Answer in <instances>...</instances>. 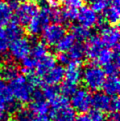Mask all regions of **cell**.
I'll use <instances>...</instances> for the list:
<instances>
[{
	"mask_svg": "<svg viewBox=\"0 0 120 121\" xmlns=\"http://www.w3.org/2000/svg\"><path fill=\"white\" fill-rule=\"evenodd\" d=\"M13 16V4L4 0H0V26L11 22Z\"/></svg>",
	"mask_w": 120,
	"mask_h": 121,
	"instance_id": "44dd1931",
	"label": "cell"
},
{
	"mask_svg": "<svg viewBox=\"0 0 120 121\" xmlns=\"http://www.w3.org/2000/svg\"><path fill=\"white\" fill-rule=\"evenodd\" d=\"M5 32L9 40H13L22 36L23 28L17 22H10L8 24H7Z\"/></svg>",
	"mask_w": 120,
	"mask_h": 121,
	"instance_id": "7402d4cb",
	"label": "cell"
},
{
	"mask_svg": "<svg viewBox=\"0 0 120 121\" xmlns=\"http://www.w3.org/2000/svg\"><path fill=\"white\" fill-rule=\"evenodd\" d=\"M30 110L32 113L37 115H45L49 112V104L44 97L43 93L40 91L33 92L30 99Z\"/></svg>",
	"mask_w": 120,
	"mask_h": 121,
	"instance_id": "9a60e30c",
	"label": "cell"
},
{
	"mask_svg": "<svg viewBox=\"0 0 120 121\" xmlns=\"http://www.w3.org/2000/svg\"><path fill=\"white\" fill-rule=\"evenodd\" d=\"M21 65H22V70L23 72L26 74L32 73L35 69V61L32 59L31 57L27 56L24 59L21 60Z\"/></svg>",
	"mask_w": 120,
	"mask_h": 121,
	"instance_id": "f1b7e54d",
	"label": "cell"
},
{
	"mask_svg": "<svg viewBox=\"0 0 120 121\" xmlns=\"http://www.w3.org/2000/svg\"><path fill=\"white\" fill-rule=\"evenodd\" d=\"M9 54L12 59L17 61H21L30 54L31 43L25 37L15 39L9 43Z\"/></svg>",
	"mask_w": 120,
	"mask_h": 121,
	"instance_id": "ba28073f",
	"label": "cell"
},
{
	"mask_svg": "<svg viewBox=\"0 0 120 121\" xmlns=\"http://www.w3.org/2000/svg\"><path fill=\"white\" fill-rule=\"evenodd\" d=\"M6 121H17V120H16V119H14V118H9V119H8Z\"/></svg>",
	"mask_w": 120,
	"mask_h": 121,
	"instance_id": "b9f144b4",
	"label": "cell"
},
{
	"mask_svg": "<svg viewBox=\"0 0 120 121\" xmlns=\"http://www.w3.org/2000/svg\"><path fill=\"white\" fill-rule=\"evenodd\" d=\"M9 90L13 99L20 103H27L30 100L33 94V87L29 83L27 78L19 75L10 81Z\"/></svg>",
	"mask_w": 120,
	"mask_h": 121,
	"instance_id": "7a4b0ae2",
	"label": "cell"
},
{
	"mask_svg": "<svg viewBox=\"0 0 120 121\" xmlns=\"http://www.w3.org/2000/svg\"><path fill=\"white\" fill-rule=\"evenodd\" d=\"M91 8L97 13H102L107 8L109 0H91Z\"/></svg>",
	"mask_w": 120,
	"mask_h": 121,
	"instance_id": "1f68e13d",
	"label": "cell"
},
{
	"mask_svg": "<svg viewBox=\"0 0 120 121\" xmlns=\"http://www.w3.org/2000/svg\"><path fill=\"white\" fill-rule=\"evenodd\" d=\"M28 75L29 76L27 78V80L32 87H36V86H40V85H42L43 81L40 75H35L33 73H30Z\"/></svg>",
	"mask_w": 120,
	"mask_h": 121,
	"instance_id": "d590c367",
	"label": "cell"
},
{
	"mask_svg": "<svg viewBox=\"0 0 120 121\" xmlns=\"http://www.w3.org/2000/svg\"><path fill=\"white\" fill-rule=\"evenodd\" d=\"M48 53H49V51H48V49H47L46 45L44 43L38 42V43H35L33 46H31L30 54H31L30 57L35 61H37L38 59H40V58L46 55Z\"/></svg>",
	"mask_w": 120,
	"mask_h": 121,
	"instance_id": "484cf974",
	"label": "cell"
},
{
	"mask_svg": "<svg viewBox=\"0 0 120 121\" xmlns=\"http://www.w3.org/2000/svg\"><path fill=\"white\" fill-rule=\"evenodd\" d=\"M31 121H49V120L45 115H37L36 117L32 119Z\"/></svg>",
	"mask_w": 120,
	"mask_h": 121,
	"instance_id": "ab89813d",
	"label": "cell"
},
{
	"mask_svg": "<svg viewBox=\"0 0 120 121\" xmlns=\"http://www.w3.org/2000/svg\"><path fill=\"white\" fill-rule=\"evenodd\" d=\"M66 34V29L60 23L48 24L42 30V38L45 45L54 46Z\"/></svg>",
	"mask_w": 120,
	"mask_h": 121,
	"instance_id": "9c48e42d",
	"label": "cell"
},
{
	"mask_svg": "<svg viewBox=\"0 0 120 121\" xmlns=\"http://www.w3.org/2000/svg\"><path fill=\"white\" fill-rule=\"evenodd\" d=\"M91 106L102 112H118L120 108V100L117 96H110L104 92H97L91 98Z\"/></svg>",
	"mask_w": 120,
	"mask_h": 121,
	"instance_id": "5b68a950",
	"label": "cell"
},
{
	"mask_svg": "<svg viewBox=\"0 0 120 121\" xmlns=\"http://www.w3.org/2000/svg\"><path fill=\"white\" fill-rule=\"evenodd\" d=\"M72 35L75 39L82 41L87 40L91 36V31L89 28H87L80 24L74 25L72 27Z\"/></svg>",
	"mask_w": 120,
	"mask_h": 121,
	"instance_id": "d4e9b609",
	"label": "cell"
},
{
	"mask_svg": "<svg viewBox=\"0 0 120 121\" xmlns=\"http://www.w3.org/2000/svg\"><path fill=\"white\" fill-rule=\"evenodd\" d=\"M9 39L6 35L5 30L0 26V54H3L8 50L9 46Z\"/></svg>",
	"mask_w": 120,
	"mask_h": 121,
	"instance_id": "4dcf8cb0",
	"label": "cell"
},
{
	"mask_svg": "<svg viewBox=\"0 0 120 121\" xmlns=\"http://www.w3.org/2000/svg\"><path fill=\"white\" fill-rule=\"evenodd\" d=\"M72 121H90L88 118V115H80L77 117H75Z\"/></svg>",
	"mask_w": 120,
	"mask_h": 121,
	"instance_id": "74e56055",
	"label": "cell"
},
{
	"mask_svg": "<svg viewBox=\"0 0 120 121\" xmlns=\"http://www.w3.org/2000/svg\"><path fill=\"white\" fill-rule=\"evenodd\" d=\"M85 1H90V0H85Z\"/></svg>",
	"mask_w": 120,
	"mask_h": 121,
	"instance_id": "7bdbcfd3",
	"label": "cell"
},
{
	"mask_svg": "<svg viewBox=\"0 0 120 121\" xmlns=\"http://www.w3.org/2000/svg\"><path fill=\"white\" fill-rule=\"evenodd\" d=\"M91 95L84 88L76 89L71 95V105L74 110L84 113L90 110L91 107Z\"/></svg>",
	"mask_w": 120,
	"mask_h": 121,
	"instance_id": "52a82bcc",
	"label": "cell"
},
{
	"mask_svg": "<svg viewBox=\"0 0 120 121\" xmlns=\"http://www.w3.org/2000/svg\"><path fill=\"white\" fill-rule=\"evenodd\" d=\"M88 118L90 121H105V116H104V113L100 110H92L89 113Z\"/></svg>",
	"mask_w": 120,
	"mask_h": 121,
	"instance_id": "e575fe53",
	"label": "cell"
},
{
	"mask_svg": "<svg viewBox=\"0 0 120 121\" xmlns=\"http://www.w3.org/2000/svg\"><path fill=\"white\" fill-rule=\"evenodd\" d=\"M42 93H43L44 97L46 99V100H49L50 102L59 96V91L56 87V86H51V85H48V86L44 88Z\"/></svg>",
	"mask_w": 120,
	"mask_h": 121,
	"instance_id": "4316f807",
	"label": "cell"
},
{
	"mask_svg": "<svg viewBox=\"0 0 120 121\" xmlns=\"http://www.w3.org/2000/svg\"><path fill=\"white\" fill-rule=\"evenodd\" d=\"M104 17L106 22L111 25L119 22L120 18V0H109L107 8L104 11Z\"/></svg>",
	"mask_w": 120,
	"mask_h": 121,
	"instance_id": "e0dca14e",
	"label": "cell"
},
{
	"mask_svg": "<svg viewBox=\"0 0 120 121\" xmlns=\"http://www.w3.org/2000/svg\"><path fill=\"white\" fill-rule=\"evenodd\" d=\"M55 65H56V59L54 58V56L50 54V52L44 57L35 61V69H37L40 77L43 76Z\"/></svg>",
	"mask_w": 120,
	"mask_h": 121,
	"instance_id": "ffe728a7",
	"label": "cell"
},
{
	"mask_svg": "<svg viewBox=\"0 0 120 121\" xmlns=\"http://www.w3.org/2000/svg\"><path fill=\"white\" fill-rule=\"evenodd\" d=\"M39 13V8L34 2H22L16 9V19L19 24L27 25Z\"/></svg>",
	"mask_w": 120,
	"mask_h": 121,
	"instance_id": "30bf717a",
	"label": "cell"
},
{
	"mask_svg": "<svg viewBox=\"0 0 120 121\" xmlns=\"http://www.w3.org/2000/svg\"><path fill=\"white\" fill-rule=\"evenodd\" d=\"M106 78V73L97 64H91L84 69L82 74V80L85 86L91 91L101 89Z\"/></svg>",
	"mask_w": 120,
	"mask_h": 121,
	"instance_id": "3957f363",
	"label": "cell"
},
{
	"mask_svg": "<svg viewBox=\"0 0 120 121\" xmlns=\"http://www.w3.org/2000/svg\"><path fill=\"white\" fill-rule=\"evenodd\" d=\"M13 3H22V2L26 1V0H12Z\"/></svg>",
	"mask_w": 120,
	"mask_h": 121,
	"instance_id": "60d3db41",
	"label": "cell"
},
{
	"mask_svg": "<svg viewBox=\"0 0 120 121\" xmlns=\"http://www.w3.org/2000/svg\"><path fill=\"white\" fill-rule=\"evenodd\" d=\"M86 56L85 46L81 43H75L67 52L60 53L58 60L61 64L69 65L71 64H79Z\"/></svg>",
	"mask_w": 120,
	"mask_h": 121,
	"instance_id": "8fae6325",
	"label": "cell"
},
{
	"mask_svg": "<svg viewBox=\"0 0 120 121\" xmlns=\"http://www.w3.org/2000/svg\"><path fill=\"white\" fill-rule=\"evenodd\" d=\"M104 48L100 37L97 35H92L87 39V44L85 46L86 55L92 61H95L97 56L100 51Z\"/></svg>",
	"mask_w": 120,
	"mask_h": 121,
	"instance_id": "2e32d148",
	"label": "cell"
},
{
	"mask_svg": "<svg viewBox=\"0 0 120 121\" xmlns=\"http://www.w3.org/2000/svg\"><path fill=\"white\" fill-rule=\"evenodd\" d=\"M65 69L60 65H55L43 75L45 82L51 86H56L63 80Z\"/></svg>",
	"mask_w": 120,
	"mask_h": 121,
	"instance_id": "ac0fdd59",
	"label": "cell"
},
{
	"mask_svg": "<svg viewBox=\"0 0 120 121\" xmlns=\"http://www.w3.org/2000/svg\"><path fill=\"white\" fill-rule=\"evenodd\" d=\"M59 3V0H45V5H47L51 8H56Z\"/></svg>",
	"mask_w": 120,
	"mask_h": 121,
	"instance_id": "8d00e7d4",
	"label": "cell"
},
{
	"mask_svg": "<svg viewBox=\"0 0 120 121\" xmlns=\"http://www.w3.org/2000/svg\"><path fill=\"white\" fill-rule=\"evenodd\" d=\"M50 104L49 115L52 121H72L76 117L75 110L66 96L59 95Z\"/></svg>",
	"mask_w": 120,
	"mask_h": 121,
	"instance_id": "6da1fadb",
	"label": "cell"
},
{
	"mask_svg": "<svg viewBox=\"0 0 120 121\" xmlns=\"http://www.w3.org/2000/svg\"><path fill=\"white\" fill-rule=\"evenodd\" d=\"M109 120L110 121H119V115L118 112H114V113H111L110 116H109Z\"/></svg>",
	"mask_w": 120,
	"mask_h": 121,
	"instance_id": "f35d334b",
	"label": "cell"
},
{
	"mask_svg": "<svg viewBox=\"0 0 120 121\" xmlns=\"http://www.w3.org/2000/svg\"><path fill=\"white\" fill-rule=\"evenodd\" d=\"M64 8H68V9H78L82 7V0H59Z\"/></svg>",
	"mask_w": 120,
	"mask_h": 121,
	"instance_id": "836d02e7",
	"label": "cell"
},
{
	"mask_svg": "<svg viewBox=\"0 0 120 121\" xmlns=\"http://www.w3.org/2000/svg\"><path fill=\"white\" fill-rule=\"evenodd\" d=\"M82 70L79 64H71L67 66L64 73V83L62 91L65 96H71L77 89V86L82 81Z\"/></svg>",
	"mask_w": 120,
	"mask_h": 121,
	"instance_id": "277c9868",
	"label": "cell"
},
{
	"mask_svg": "<svg viewBox=\"0 0 120 121\" xmlns=\"http://www.w3.org/2000/svg\"><path fill=\"white\" fill-rule=\"evenodd\" d=\"M104 72L106 74L109 75H117L119 69V56L116 57L112 62L104 66Z\"/></svg>",
	"mask_w": 120,
	"mask_h": 121,
	"instance_id": "83f0119b",
	"label": "cell"
},
{
	"mask_svg": "<svg viewBox=\"0 0 120 121\" xmlns=\"http://www.w3.org/2000/svg\"><path fill=\"white\" fill-rule=\"evenodd\" d=\"M33 119L32 112L30 109L27 108H21L17 110L16 114V120L17 121H31Z\"/></svg>",
	"mask_w": 120,
	"mask_h": 121,
	"instance_id": "f546056e",
	"label": "cell"
},
{
	"mask_svg": "<svg viewBox=\"0 0 120 121\" xmlns=\"http://www.w3.org/2000/svg\"><path fill=\"white\" fill-rule=\"evenodd\" d=\"M51 21V8L47 5L42 8L40 11L32 18L27 25V30L30 35H37L42 32L45 26Z\"/></svg>",
	"mask_w": 120,
	"mask_h": 121,
	"instance_id": "8992f818",
	"label": "cell"
},
{
	"mask_svg": "<svg viewBox=\"0 0 120 121\" xmlns=\"http://www.w3.org/2000/svg\"><path fill=\"white\" fill-rule=\"evenodd\" d=\"M18 75V69L12 63H7L0 68V77L2 79L11 81Z\"/></svg>",
	"mask_w": 120,
	"mask_h": 121,
	"instance_id": "603a6c76",
	"label": "cell"
},
{
	"mask_svg": "<svg viewBox=\"0 0 120 121\" xmlns=\"http://www.w3.org/2000/svg\"><path fill=\"white\" fill-rule=\"evenodd\" d=\"M102 88L105 94L110 96H115L119 93L120 82L118 75H109L105 78Z\"/></svg>",
	"mask_w": 120,
	"mask_h": 121,
	"instance_id": "d6986e66",
	"label": "cell"
},
{
	"mask_svg": "<svg viewBox=\"0 0 120 121\" xmlns=\"http://www.w3.org/2000/svg\"><path fill=\"white\" fill-rule=\"evenodd\" d=\"M62 18H63V22H72L77 19V9H68V8H64L62 11Z\"/></svg>",
	"mask_w": 120,
	"mask_h": 121,
	"instance_id": "d6a6232c",
	"label": "cell"
},
{
	"mask_svg": "<svg viewBox=\"0 0 120 121\" xmlns=\"http://www.w3.org/2000/svg\"><path fill=\"white\" fill-rule=\"evenodd\" d=\"M100 39L104 46L113 49L114 50L119 49V31L115 26H100Z\"/></svg>",
	"mask_w": 120,
	"mask_h": 121,
	"instance_id": "7c38bea8",
	"label": "cell"
},
{
	"mask_svg": "<svg viewBox=\"0 0 120 121\" xmlns=\"http://www.w3.org/2000/svg\"><path fill=\"white\" fill-rule=\"evenodd\" d=\"M77 19L78 20L79 24L89 29L99 23L97 13L89 7H81V9L77 11Z\"/></svg>",
	"mask_w": 120,
	"mask_h": 121,
	"instance_id": "5bb4252c",
	"label": "cell"
},
{
	"mask_svg": "<svg viewBox=\"0 0 120 121\" xmlns=\"http://www.w3.org/2000/svg\"><path fill=\"white\" fill-rule=\"evenodd\" d=\"M75 40L76 39L72 34H65L55 45L57 51L59 53L67 52L76 43Z\"/></svg>",
	"mask_w": 120,
	"mask_h": 121,
	"instance_id": "cb8c5ba5",
	"label": "cell"
},
{
	"mask_svg": "<svg viewBox=\"0 0 120 121\" xmlns=\"http://www.w3.org/2000/svg\"><path fill=\"white\" fill-rule=\"evenodd\" d=\"M16 107L17 105L14 103L9 87L0 78V118H2L6 112L12 111Z\"/></svg>",
	"mask_w": 120,
	"mask_h": 121,
	"instance_id": "4fadbf2b",
	"label": "cell"
}]
</instances>
